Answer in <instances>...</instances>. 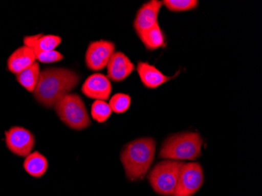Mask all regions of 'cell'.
<instances>
[{"instance_id": "cell-1", "label": "cell", "mask_w": 262, "mask_h": 196, "mask_svg": "<svg viewBox=\"0 0 262 196\" xmlns=\"http://www.w3.org/2000/svg\"><path fill=\"white\" fill-rule=\"evenodd\" d=\"M79 82L80 76L73 70L66 68H46L40 72L33 96L43 107H54L57 101L70 94Z\"/></svg>"}, {"instance_id": "cell-2", "label": "cell", "mask_w": 262, "mask_h": 196, "mask_svg": "<svg viewBox=\"0 0 262 196\" xmlns=\"http://www.w3.org/2000/svg\"><path fill=\"white\" fill-rule=\"evenodd\" d=\"M157 143L153 138L134 140L124 146L120 160L129 181H137L145 178L154 160Z\"/></svg>"}, {"instance_id": "cell-3", "label": "cell", "mask_w": 262, "mask_h": 196, "mask_svg": "<svg viewBox=\"0 0 262 196\" xmlns=\"http://www.w3.org/2000/svg\"><path fill=\"white\" fill-rule=\"evenodd\" d=\"M203 139L198 133L183 132L173 134L165 140L160 158L170 160H195L202 155Z\"/></svg>"}, {"instance_id": "cell-4", "label": "cell", "mask_w": 262, "mask_h": 196, "mask_svg": "<svg viewBox=\"0 0 262 196\" xmlns=\"http://www.w3.org/2000/svg\"><path fill=\"white\" fill-rule=\"evenodd\" d=\"M54 108L59 119L71 129L82 130L91 126L89 114L79 94H66L57 101Z\"/></svg>"}, {"instance_id": "cell-5", "label": "cell", "mask_w": 262, "mask_h": 196, "mask_svg": "<svg viewBox=\"0 0 262 196\" xmlns=\"http://www.w3.org/2000/svg\"><path fill=\"white\" fill-rule=\"evenodd\" d=\"M183 164L182 161L166 159L156 165L148 178L155 192L162 196H173Z\"/></svg>"}, {"instance_id": "cell-6", "label": "cell", "mask_w": 262, "mask_h": 196, "mask_svg": "<svg viewBox=\"0 0 262 196\" xmlns=\"http://www.w3.org/2000/svg\"><path fill=\"white\" fill-rule=\"evenodd\" d=\"M204 169L199 163H184L173 196H192L204 184Z\"/></svg>"}, {"instance_id": "cell-7", "label": "cell", "mask_w": 262, "mask_h": 196, "mask_svg": "<svg viewBox=\"0 0 262 196\" xmlns=\"http://www.w3.org/2000/svg\"><path fill=\"white\" fill-rule=\"evenodd\" d=\"M116 45L112 41H93L90 42L85 55L86 67L93 72H99L108 66L115 53Z\"/></svg>"}, {"instance_id": "cell-8", "label": "cell", "mask_w": 262, "mask_h": 196, "mask_svg": "<svg viewBox=\"0 0 262 196\" xmlns=\"http://www.w3.org/2000/svg\"><path fill=\"white\" fill-rule=\"evenodd\" d=\"M5 142L13 154L26 157L32 153L35 139L34 134L26 128L13 126L5 132Z\"/></svg>"}, {"instance_id": "cell-9", "label": "cell", "mask_w": 262, "mask_h": 196, "mask_svg": "<svg viewBox=\"0 0 262 196\" xmlns=\"http://www.w3.org/2000/svg\"><path fill=\"white\" fill-rule=\"evenodd\" d=\"M82 94L95 101H106L111 96V82L110 79L101 73H94L85 80L82 85Z\"/></svg>"}, {"instance_id": "cell-10", "label": "cell", "mask_w": 262, "mask_h": 196, "mask_svg": "<svg viewBox=\"0 0 262 196\" xmlns=\"http://www.w3.org/2000/svg\"><path fill=\"white\" fill-rule=\"evenodd\" d=\"M162 6L163 2L151 0L140 7L134 20V29L137 35L148 30L158 23L159 13Z\"/></svg>"}, {"instance_id": "cell-11", "label": "cell", "mask_w": 262, "mask_h": 196, "mask_svg": "<svg viewBox=\"0 0 262 196\" xmlns=\"http://www.w3.org/2000/svg\"><path fill=\"white\" fill-rule=\"evenodd\" d=\"M135 64L123 52H115L107 66L108 78L113 82L125 80L135 71Z\"/></svg>"}, {"instance_id": "cell-12", "label": "cell", "mask_w": 262, "mask_h": 196, "mask_svg": "<svg viewBox=\"0 0 262 196\" xmlns=\"http://www.w3.org/2000/svg\"><path fill=\"white\" fill-rule=\"evenodd\" d=\"M137 71L143 85L148 89H157L165 82H168L177 76V75L173 77L165 76L154 66L144 61H139L138 63Z\"/></svg>"}, {"instance_id": "cell-13", "label": "cell", "mask_w": 262, "mask_h": 196, "mask_svg": "<svg viewBox=\"0 0 262 196\" xmlns=\"http://www.w3.org/2000/svg\"><path fill=\"white\" fill-rule=\"evenodd\" d=\"M35 61L36 58L33 51L30 47L24 45L10 54L7 60V69L13 74L17 75Z\"/></svg>"}, {"instance_id": "cell-14", "label": "cell", "mask_w": 262, "mask_h": 196, "mask_svg": "<svg viewBox=\"0 0 262 196\" xmlns=\"http://www.w3.org/2000/svg\"><path fill=\"white\" fill-rule=\"evenodd\" d=\"M61 42L62 39L55 35L36 34L24 37V45L30 47L32 50L35 49L42 51H55Z\"/></svg>"}, {"instance_id": "cell-15", "label": "cell", "mask_w": 262, "mask_h": 196, "mask_svg": "<svg viewBox=\"0 0 262 196\" xmlns=\"http://www.w3.org/2000/svg\"><path fill=\"white\" fill-rule=\"evenodd\" d=\"M49 163L47 158L39 151H34L26 156L23 163L25 170L30 176L35 178H40L45 175L48 169Z\"/></svg>"}, {"instance_id": "cell-16", "label": "cell", "mask_w": 262, "mask_h": 196, "mask_svg": "<svg viewBox=\"0 0 262 196\" xmlns=\"http://www.w3.org/2000/svg\"><path fill=\"white\" fill-rule=\"evenodd\" d=\"M138 36L148 51H156L157 49L166 47L165 34L159 26V23Z\"/></svg>"}, {"instance_id": "cell-17", "label": "cell", "mask_w": 262, "mask_h": 196, "mask_svg": "<svg viewBox=\"0 0 262 196\" xmlns=\"http://www.w3.org/2000/svg\"><path fill=\"white\" fill-rule=\"evenodd\" d=\"M40 72L39 64L38 61H35L32 66L16 75V79L22 88L29 92L33 93L37 85Z\"/></svg>"}, {"instance_id": "cell-18", "label": "cell", "mask_w": 262, "mask_h": 196, "mask_svg": "<svg viewBox=\"0 0 262 196\" xmlns=\"http://www.w3.org/2000/svg\"><path fill=\"white\" fill-rule=\"evenodd\" d=\"M112 111L108 103L105 101H94L91 106V116L93 119L98 122V123H102L106 122L111 116Z\"/></svg>"}, {"instance_id": "cell-19", "label": "cell", "mask_w": 262, "mask_h": 196, "mask_svg": "<svg viewBox=\"0 0 262 196\" xmlns=\"http://www.w3.org/2000/svg\"><path fill=\"white\" fill-rule=\"evenodd\" d=\"M108 104L113 113L122 114L126 113L130 107L131 98L128 94L118 93L111 97Z\"/></svg>"}, {"instance_id": "cell-20", "label": "cell", "mask_w": 262, "mask_h": 196, "mask_svg": "<svg viewBox=\"0 0 262 196\" xmlns=\"http://www.w3.org/2000/svg\"><path fill=\"white\" fill-rule=\"evenodd\" d=\"M163 5L170 11H188L196 8L199 2L197 0H164Z\"/></svg>"}, {"instance_id": "cell-21", "label": "cell", "mask_w": 262, "mask_h": 196, "mask_svg": "<svg viewBox=\"0 0 262 196\" xmlns=\"http://www.w3.org/2000/svg\"><path fill=\"white\" fill-rule=\"evenodd\" d=\"M35 54L36 60L43 64H51L61 61L64 59V56L57 51H42L39 50H32Z\"/></svg>"}]
</instances>
